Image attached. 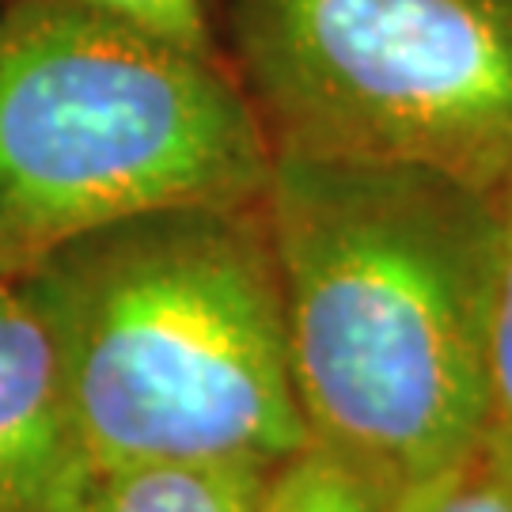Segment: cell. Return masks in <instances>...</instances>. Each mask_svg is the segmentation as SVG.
<instances>
[{
  "instance_id": "obj_1",
  "label": "cell",
  "mask_w": 512,
  "mask_h": 512,
  "mask_svg": "<svg viewBox=\"0 0 512 512\" xmlns=\"http://www.w3.org/2000/svg\"><path fill=\"white\" fill-rule=\"evenodd\" d=\"M262 209L308 440L406 512L482 452L501 198L433 167L274 148Z\"/></svg>"
},
{
  "instance_id": "obj_2",
  "label": "cell",
  "mask_w": 512,
  "mask_h": 512,
  "mask_svg": "<svg viewBox=\"0 0 512 512\" xmlns=\"http://www.w3.org/2000/svg\"><path fill=\"white\" fill-rule=\"evenodd\" d=\"M19 281L92 475L164 463L266 475L311 444L262 202L118 220Z\"/></svg>"
},
{
  "instance_id": "obj_3",
  "label": "cell",
  "mask_w": 512,
  "mask_h": 512,
  "mask_svg": "<svg viewBox=\"0 0 512 512\" xmlns=\"http://www.w3.org/2000/svg\"><path fill=\"white\" fill-rule=\"evenodd\" d=\"M270 167L217 57L76 0H0V277L118 220L262 202Z\"/></svg>"
},
{
  "instance_id": "obj_4",
  "label": "cell",
  "mask_w": 512,
  "mask_h": 512,
  "mask_svg": "<svg viewBox=\"0 0 512 512\" xmlns=\"http://www.w3.org/2000/svg\"><path fill=\"white\" fill-rule=\"evenodd\" d=\"M239 84L285 152L512 175V0H236Z\"/></svg>"
},
{
  "instance_id": "obj_5",
  "label": "cell",
  "mask_w": 512,
  "mask_h": 512,
  "mask_svg": "<svg viewBox=\"0 0 512 512\" xmlns=\"http://www.w3.org/2000/svg\"><path fill=\"white\" fill-rule=\"evenodd\" d=\"M50 330L19 277H0V512H76L88 486Z\"/></svg>"
},
{
  "instance_id": "obj_6",
  "label": "cell",
  "mask_w": 512,
  "mask_h": 512,
  "mask_svg": "<svg viewBox=\"0 0 512 512\" xmlns=\"http://www.w3.org/2000/svg\"><path fill=\"white\" fill-rule=\"evenodd\" d=\"M258 478L228 467H126L92 475L76 512H255Z\"/></svg>"
},
{
  "instance_id": "obj_7",
  "label": "cell",
  "mask_w": 512,
  "mask_h": 512,
  "mask_svg": "<svg viewBox=\"0 0 512 512\" xmlns=\"http://www.w3.org/2000/svg\"><path fill=\"white\" fill-rule=\"evenodd\" d=\"M501 198V266H497L490 353H486V437L482 456L512 478V175Z\"/></svg>"
},
{
  "instance_id": "obj_8",
  "label": "cell",
  "mask_w": 512,
  "mask_h": 512,
  "mask_svg": "<svg viewBox=\"0 0 512 512\" xmlns=\"http://www.w3.org/2000/svg\"><path fill=\"white\" fill-rule=\"evenodd\" d=\"M255 512H384L346 467L315 444L258 478Z\"/></svg>"
},
{
  "instance_id": "obj_9",
  "label": "cell",
  "mask_w": 512,
  "mask_h": 512,
  "mask_svg": "<svg viewBox=\"0 0 512 512\" xmlns=\"http://www.w3.org/2000/svg\"><path fill=\"white\" fill-rule=\"evenodd\" d=\"M76 4H88L103 16L122 19L129 27H141L148 35L175 42L183 50L217 57L213 35H209L205 0H76Z\"/></svg>"
},
{
  "instance_id": "obj_10",
  "label": "cell",
  "mask_w": 512,
  "mask_h": 512,
  "mask_svg": "<svg viewBox=\"0 0 512 512\" xmlns=\"http://www.w3.org/2000/svg\"><path fill=\"white\" fill-rule=\"evenodd\" d=\"M406 512H512V478L478 452L456 475L425 490Z\"/></svg>"
}]
</instances>
